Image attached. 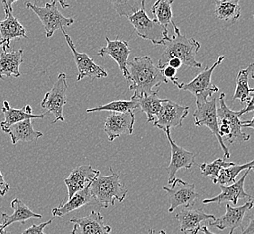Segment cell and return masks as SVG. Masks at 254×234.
<instances>
[{"label":"cell","mask_w":254,"mask_h":234,"mask_svg":"<svg viewBox=\"0 0 254 234\" xmlns=\"http://www.w3.org/2000/svg\"><path fill=\"white\" fill-rule=\"evenodd\" d=\"M127 69L132 82L130 89L134 91L133 96L152 94L155 92L154 88H160L162 83H168L162 71L149 56L135 57L132 61H128Z\"/></svg>","instance_id":"1"},{"label":"cell","mask_w":254,"mask_h":234,"mask_svg":"<svg viewBox=\"0 0 254 234\" xmlns=\"http://www.w3.org/2000/svg\"><path fill=\"white\" fill-rule=\"evenodd\" d=\"M173 32L174 34L167 42L165 50L158 59V68L162 70L166 67L168 61L172 58H179L182 65H186L190 68H202V63L195 59L201 47L199 42L192 37H187L186 35L181 34L177 25L173 27Z\"/></svg>","instance_id":"2"},{"label":"cell","mask_w":254,"mask_h":234,"mask_svg":"<svg viewBox=\"0 0 254 234\" xmlns=\"http://www.w3.org/2000/svg\"><path fill=\"white\" fill-rule=\"evenodd\" d=\"M109 171H111V175L98 176L90 185V192L94 200L104 208L115 205L116 201L122 203L128 192L120 180L119 173L113 171L111 167Z\"/></svg>","instance_id":"3"},{"label":"cell","mask_w":254,"mask_h":234,"mask_svg":"<svg viewBox=\"0 0 254 234\" xmlns=\"http://www.w3.org/2000/svg\"><path fill=\"white\" fill-rule=\"evenodd\" d=\"M218 101V132L222 140H225L229 144H233L236 142L249 141V134H246L242 131L244 121L240 120L241 116L239 111H234L226 105L225 93H221Z\"/></svg>","instance_id":"4"},{"label":"cell","mask_w":254,"mask_h":234,"mask_svg":"<svg viewBox=\"0 0 254 234\" xmlns=\"http://www.w3.org/2000/svg\"><path fill=\"white\" fill-rule=\"evenodd\" d=\"M225 58L224 55L219 56L211 68H205L203 72L198 74L190 83H180L176 78L171 79V81L179 89L193 94L196 98V105L207 102L211 96L219 91L218 87L212 83V75L215 68L222 63Z\"/></svg>","instance_id":"5"},{"label":"cell","mask_w":254,"mask_h":234,"mask_svg":"<svg viewBox=\"0 0 254 234\" xmlns=\"http://www.w3.org/2000/svg\"><path fill=\"white\" fill-rule=\"evenodd\" d=\"M128 20L133 25L135 33L142 39L150 41L154 45H165L171 39L168 28L160 25L155 19H151L145 9L141 10Z\"/></svg>","instance_id":"6"},{"label":"cell","mask_w":254,"mask_h":234,"mask_svg":"<svg viewBox=\"0 0 254 234\" xmlns=\"http://www.w3.org/2000/svg\"><path fill=\"white\" fill-rule=\"evenodd\" d=\"M56 4V1H53L51 3H46L44 7H40L32 3L25 4L28 9L34 11L35 15L39 17L40 21L44 25L47 38L52 37L55 31L64 29V27H68L74 24V18L65 17L62 15Z\"/></svg>","instance_id":"7"},{"label":"cell","mask_w":254,"mask_h":234,"mask_svg":"<svg viewBox=\"0 0 254 234\" xmlns=\"http://www.w3.org/2000/svg\"><path fill=\"white\" fill-rule=\"evenodd\" d=\"M68 90L67 84V75L61 72L57 77L52 89L45 93L44 98L41 102V108L47 110L46 112L52 113L55 119L53 123L61 121L64 122V109L67 104V96L66 92Z\"/></svg>","instance_id":"8"},{"label":"cell","mask_w":254,"mask_h":234,"mask_svg":"<svg viewBox=\"0 0 254 234\" xmlns=\"http://www.w3.org/2000/svg\"><path fill=\"white\" fill-rule=\"evenodd\" d=\"M217 98H212L207 102L196 105V109L194 112V120L195 126H206L213 134L216 137L217 141L220 144L222 150L224 151V156L226 159L230 158V151L228 147L225 145V142L222 140L218 132V117H217Z\"/></svg>","instance_id":"9"},{"label":"cell","mask_w":254,"mask_h":234,"mask_svg":"<svg viewBox=\"0 0 254 234\" xmlns=\"http://www.w3.org/2000/svg\"><path fill=\"white\" fill-rule=\"evenodd\" d=\"M171 185V187H162V189L166 192L171 204L169 213L174 212L179 206H183L186 209L193 207L196 199L200 196L195 191V184H190L181 180V178H175Z\"/></svg>","instance_id":"10"},{"label":"cell","mask_w":254,"mask_h":234,"mask_svg":"<svg viewBox=\"0 0 254 234\" xmlns=\"http://www.w3.org/2000/svg\"><path fill=\"white\" fill-rule=\"evenodd\" d=\"M15 1L4 0L1 1V5L5 13V18L0 20V34L2 40L5 44L3 46V51L10 49V44L12 40H20L26 38V30L20 24L17 18L13 15V4Z\"/></svg>","instance_id":"11"},{"label":"cell","mask_w":254,"mask_h":234,"mask_svg":"<svg viewBox=\"0 0 254 234\" xmlns=\"http://www.w3.org/2000/svg\"><path fill=\"white\" fill-rule=\"evenodd\" d=\"M62 32L64 34L67 44L72 52L74 60L78 68V75L77 81H80L84 78H89L91 80H94L96 78H107L108 72L100 66L95 63L93 59L90 58L88 54L78 53L71 37L65 32V30L62 29Z\"/></svg>","instance_id":"12"},{"label":"cell","mask_w":254,"mask_h":234,"mask_svg":"<svg viewBox=\"0 0 254 234\" xmlns=\"http://www.w3.org/2000/svg\"><path fill=\"white\" fill-rule=\"evenodd\" d=\"M189 112L190 108L182 107L171 100L165 99L161 104V111L153 122V126L162 131L170 130L173 127H181Z\"/></svg>","instance_id":"13"},{"label":"cell","mask_w":254,"mask_h":234,"mask_svg":"<svg viewBox=\"0 0 254 234\" xmlns=\"http://www.w3.org/2000/svg\"><path fill=\"white\" fill-rule=\"evenodd\" d=\"M164 132L166 133L167 139L171 144V162L169 166L167 167L166 171L169 175L168 183L171 185L176 178L177 171L181 169L190 170L191 167L195 164V153L187 151L182 147L179 146L176 142L172 140L170 130H165Z\"/></svg>","instance_id":"14"},{"label":"cell","mask_w":254,"mask_h":234,"mask_svg":"<svg viewBox=\"0 0 254 234\" xmlns=\"http://www.w3.org/2000/svg\"><path fill=\"white\" fill-rule=\"evenodd\" d=\"M135 123L134 113H111L106 119L104 131L108 135V142H113L122 135H132Z\"/></svg>","instance_id":"15"},{"label":"cell","mask_w":254,"mask_h":234,"mask_svg":"<svg viewBox=\"0 0 254 234\" xmlns=\"http://www.w3.org/2000/svg\"><path fill=\"white\" fill-rule=\"evenodd\" d=\"M107 45L102 47L98 51V55L104 56H110L111 58L118 63L120 71L122 72L123 77L127 79V81L130 80V74L127 69V62L129 55L132 51L129 47V44L127 41L116 39L112 41L108 37H106Z\"/></svg>","instance_id":"16"},{"label":"cell","mask_w":254,"mask_h":234,"mask_svg":"<svg viewBox=\"0 0 254 234\" xmlns=\"http://www.w3.org/2000/svg\"><path fill=\"white\" fill-rule=\"evenodd\" d=\"M253 200L247 201L241 206H232L227 204L225 215L215 218V221L210 223L209 225L220 230L229 229L228 234H233L236 228H239L242 226L245 214L247 213V211L253 209Z\"/></svg>","instance_id":"17"},{"label":"cell","mask_w":254,"mask_h":234,"mask_svg":"<svg viewBox=\"0 0 254 234\" xmlns=\"http://www.w3.org/2000/svg\"><path fill=\"white\" fill-rule=\"evenodd\" d=\"M74 224L71 234H111V227L104 224V218L99 212L91 211L84 217L69 220Z\"/></svg>","instance_id":"18"},{"label":"cell","mask_w":254,"mask_h":234,"mask_svg":"<svg viewBox=\"0 0 254 234\" xmlns=\"http://www.w3.org/2000/svg\"><path fill=\"white\" fill-rule=\"evenodd\" d=\"M251 171H252V169L246 170L245 174L240 178L239 180L236 181L235 183L232 184V185H220L221 190H222L220 195L203 200V204L207 205V204L216 203V204L220 205V204H223L225 202H231L233 205H236L240 199H245V200L248 201L253 200V197L248 195L245 191V178H246V176H248Z\"/></svg>","instance_id":"19"},{"label":"cell","mask_w":254,"mask_h":234,"mask_svg":"<svg viewBox=\"0 0 254 234\" xmlns=\"http://www.w3.org/2000/svg\"><path fill=\"white\" fill-rule=\"evenodd\" d=\"M180 224V231L186 234H197L201 229V224L203 222H208L209 224L215 221L214 215L206 214L201 209H188L181 211L175 216Z\"/></svg>","instance_id":"20"},{"label":"cell","mask_w":254,"mask_h":234,"mask_svg":"<svg viewBox=\"0 0 254 234\" xmlns=\"http://www.w3.org/2000/svg\"><path fill=\"white\" fill-rule=\"evenodd\" d=\"M99 174L100 171H96L90 165L76 167L68 177L64 179V183L68 187V200L76 193L83 190L87 185L91 184Z\"/></svg>","instance_id":"21"},{"label":"cell","mask_w":254,"mask_h":234,"mask_svg":"<svg viewBox=\"0 0 254 234\" xmlns=\"http://www.w3.org/2000/svg\"><path fill=\"white\" fill-rule=\"evenodd\" d=\"M2 113L5 116V120L0 122V127L3 132H5L10 126L14 125L17 122L25 121L27 119H43L48 114V112L41 114V115H34L32 113V108L30 105H26L21 109H16L10 107L8 101H4V107L1 109Z\"/></svg>","instance_id":"22"},{"label":"cell","mask_w":254,"mask_h":234,"mask_svg":"<svg viewBox=\"0 0 254 234\" xmlns=\"http://www.w3.org/2000/svg\"><path fill=\"white\" fill-rule=\"evenodd\" d=\"M24 50L2 51L0 54V79L21 77L20 65L23 63Z\"/></svg>","instance_id":"23"},{"label":"cell","mask_w":254,"mask_h":234,"mask_svg":"<svg viewBox=\"0 0 254 234\" xmlns=\"http://www.w3.org/2000/svg\"><path fill=\"white\" fill-rule=\"evenodd\" d=\"M90 185L91 184L87 185L83 190L76 193L67 202L64 203L62 201L59 206L52 210V214L54 217H64V215H68L70 212H73L82 206L91 204V202L94 201V198L90 192Z\"/></svg>","instance_id":"24"},{"label":"cell","mask_w":254,"mask_h":234,"mask_svg":"<svg viewBox=\"0 0 254 234\" xmlns=\"http://www.w3.org/2000/svg\"><path fill=\"white\" fill-rule=\"evenodd\" d=\"M249 78H254V64L240 70L236 76V88L233 97V101L239 100L241 104L249 102L254 98V88L249 87Z\"/></svg>","instance_id":"25"},{"label":"cell","mask_w":254,"mask_h":234,"mask_svg":"<svg viewBox=\"0 0 254 234\" xmlns=\"http://www.w3.org/2000/svg\"><path fill=\"white\" fill-rule=\"evenodd\" d=\"M5 132L9 134L14 145L18 142H33L44 135L43 132L34 130L31 119L15 123L10 126Z\"/></svg>","instance_id":"26"},{"label":"cell","mask_w":254,"mask_h":234,"mask_svg":"<svg viewBox=\"0 0 254 234\" xmlns=\"http://www.w3.org/2000/svg\"><path fill=\"white\" fill-rule=\"evenodd\" d=\"M11 207L14 210L13 215H6L2 214V226L5 229L10 225L19 222L21 224H25L27 220L32 218H42V215L39 214H35L32 210L30 209L24 202L15 198L11 202Z\"/></svg>","instance_id":"27"},{"label":"cell","mask_w":254,"mask_h":234,"mask_svg":"<svg viewBox=\"0 0 254 234\" xmlns=\"http://www.w3.org/2000/svg\"><path fill=\"white\" fill-rule=\"evenodd\" d=\"M158 92L159 90L149 95L144 94L141 96H132L131 98L138 103L139 108H141L142 111L146 114L148 122H153L155 121L156 117L161 111V104L165 100L159 98Z\"/></svg>","instance_id":"28"},{"label":"cell","mask_w":254,"mask_h":234,"mask_svg":"<svg viewBox=\"0 0 254 234\" xmlns=\"http://www.w3.org/2000/svg\"><path fill=\"white\" fill-rule=\"evenodd\" d=\"M215 14L218 19L235 21L241 16V6L238 0L215 1Z\"/></svg>","instance_id":"29"},{"label":"cell","mask_w":254,"mask_h":234,"mask_svg":"<svg viewBox=\"0 0 254 234\" xmlns=\"http://www.w3.org/2000/svg\"><path fill=\"white\" fill-rule=\"evenodd\" d=\"M172 4L173 0H158L152 7V13L155 15V20L160 25H163L167 28L170 24L173 27L176 26L171 9Z\"/></svg>","instance_id":"30"},{"label":"cell","mask_w":254,"mask_h":234,"mask_svg":"<svg viewBox=\"0 0 254 234\" xmlns=\"http://www.w3.org/2000/svg\"><path fill=\"white\" fill-rule=\"evenodd\" d=\"M254 161L250 162L241 164V165H233V166L227 167L223 170H221L219 175L213 180L214 184H218L220 185H230L236 182V177L239 175L240 172L243 171H246L249 169H254Z\"/></svg>","instance_id":"31"},{"label":"cell","mask_w":254,"mask_h":234,"mask_svg":"<svg viewBox=\"0 0 254 234\" xmlns=\"http://www.w3.org/2000/svg\"><path fill=\"white\" fill-rule=\"evenodd\" d=\"M139 108L138 103L131 98L130 100H113L110 103H108L104 106L97 107V108H88L87 109L88 113L99 112V111H109L112 113H125L133 112Z\"/></svg>","instance_id":"32"},{"label":"cell","mask_w":254,"mask_h":234,"mask_svg":"<svg viewBox=\"0 0 254 234\" xmlns=\"http://www.w3.org/2000/svg\"><path fill=\"white\" fill-rule=\"evenodd\" d=\"M111 4L119 16L127 18L135 15L139 11L145 9L144 0H125V1H112Z\"/></svg>","instance_id":"33"},{"label":"cell","mask_w":254,"mask_h":234,"mask_svg":"<svg viewBox=\"0 0 254 234\" xmlns=\"http://www.w3.org/2000/svg\"><path fill=\"white\" fill-rule=\"evenodd\" d=\"M234 162H227L224 159H216L212 163H203L201 164L200 168L202 175L205 176H211L212 181L215 180V178L219 175L221 170L227 168V167L235 165Z\"/></svg>","instance_id":"34"},{"label":"cell","mask_w":254,"mask_h":234,"mask_svg":"<svg viewBox=\"0 0 254 234\" xmlns=\"http://www.w3.org/2000/svg\"><path fill=\"white\" fill-rule=\"evenodd\" d=\"M52 222H53V220H49V221L43 223L41 225H33L29 228L24 230L21 234H44V229L47 225H50Z\"/></svg>","instance_id":"35"},{"label":"cell","mask_w":254,"mask_h":234,"mask_svg":"<svg viewBox=\"0 0 254 234\" xmlns=\"http://www.w3.org/2000/svg\"><path fill=\"white\" fill-rule=\"evenodd\" d=\"M10 190V185L5 180L4 176L2 174V172L0 171V196L4 197L6 193H8Z\"/></svg>","instance_id":"36"},{"label":"cell","mask_w":254,"mask_h":234,"mask_svg":"<svg viewBox=\"0 0 254 234\" xmlns=\"http://www.w3.org/2000/svg\"><path fill=\"white\" fill-rule=\"evenodd\" d=\"M161 71H162V75H163V77L166 78L167 80H169V79L171 80V79L176 78V77H175L177 73L176 69L171 68L170 66H166V67L163 68Z\"/></svg>","instance_id":"37"},{"label":"cell","mask_w":254,"mask_h":234,"mask_svg":"<svg viewBox=\"0 0 254 234\" xmlns=\"http://www.w3.org/2000/svg\"><path fill=\"white\" fill-rule=\"evenodd\" d=\"M254 98L250 100L249 102L247 103V106L245 108H243L242 110H240V116L245 115V113L254 112Z\"/></svg>","instance_id":"38"},{"label":"cell","mask_w":254,"mask_h":234,"mask_svg":"<svg viewBox=\"0 0 254 234\" xmlns=\"http://www.w3.org/2000/svg\"><path fill=\"white\" fill-rule=\"evenodd\" d=\"M167 66H170L171 68H173L174 69H176L177 70V69H179V68H181L182 63H181V61L179 59V58H172L168 61Z\"/></svg>","instance_id":"39"},{"label":"cell","mask_w":254,"mask_h":234,"mask_svg":"<svg viewBox=\"0 0 254 234\" xmlns=\"http://www.w3.org/2000/svg\"><path fill=\"white\" fill-rule=\"evenodd\" d=\"M242 230H243V231H242V234H254V216H251L249 225H247L246 229Z\"/></svg>","instance_id":"40"},{"label":"cell","mask_w":254,"mask_h":234,"mask_svg":"<svg viewBox=\"0 0 254 234\" xmlns=\"http://www.w3.org/2000/svg\"><path fill=\"white\" fill-rule=\"evenodd\" d=\"M251 128L252 130H254V117L250 120V121H244L242 128Z\"/></svg>","instance_id":"41"},{"label":"cell","mask_w":254,"mask_h":234,"mask_svg":"<svg viewBox=\"0 0 254 234\" xmlns=\"http://www.w3.org/2000/svg\"><path fill=\"white\" fill-rule=\"evenodd\" d=\"M148 234H166V232L164 230H161V231L157 232L155 230L149 229L148 230Z\"/></svg>","instance_id":"42"},{"label":"cell","mask_w":254,"mask_h":234,"mask_svg":"<svg viewBox=\"0 0 254 234\" xmlns=\"http://www.w3.org/2000/svg\"><path fill=\"white\" fill-rule=\"evenodd\" d=\"M200 231L202 232V233H203V234H214V233H212L211 231H209L208 228H207L205 225H204V226H201Z\"/></svg>","instance_id":"43"},{"label":"cell","mask_w":254,"mask_h":234,"mask_svg":"<svg viewBox=\"0 0 254 234\" xmlns=\"http://www.w3.org/2000/svg\"><path fill=\"white\" fill-rule=\"evenodd\" d=\"M0 234H10L9 233H7V232L5 231V229L3 228V226H2L1 224H0Z\"/></svg>","instance_id":"44"},{"label":"cell","mask_w":254,"mask_h":234,"mask_svg":"<svg viewBox=\"0 0 254 234\" xmlns=\"http://www.w3.org/2000/svg\"><path fill=\"white\" fill-rule=\"evenodd\" d=\"M60 4L63 5V7H64V8H66V7H68V6H69L68 4H65L64 2H60Z\"/></svg>","instance_id":"45"},{"label":"cell","mask_w":254,"mask_h":234,"mask_svg":"<svg viewBox=\"0 0 254 234\" xmlns=\"http://www.w3.org/2000/svg\"><path fill=\"white\" fill-rule=\"evenodd\" d=\"M5 41H3V40H0V47H1V46H4V45H5Z\"/></svg>","instance_id":"46"},{"label":"cell","mask_w":254,"mask_h":234,"mask_svg":"<svg viewBox=\"0 0 254 234\" xmlns=\"http://www.w3.org/2000/svg\"></svg>","instance_id":"47"}]
</instances>
